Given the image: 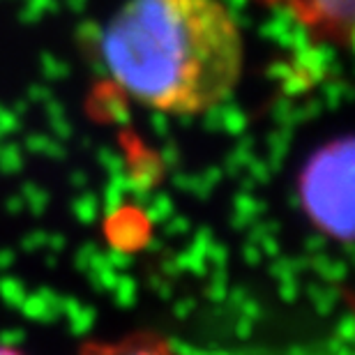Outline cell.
<instances>
[{
    "mask_svg": "<svg viewBox=\"0 0 355 355\" xmlns=\"http://www.w3.org/2000/svg\"><path fill=\"white\" fill-rule=\"evenodd\" d=\"M353 141L335 139L316 150L300 173V201L307 217L332 240L353 233Z\"/></svg>",
    "mask_w": 355,
    "mask_h": 355,
    "instance_id": "2",
    "label": "cell"
},
{
    "mask_svg": "<svg viewBox=\"0 0 355 355\" xmlns=\"http://www.w3.org/2000/svg\"><path fill=\"white\" fill-rule=\"evenodd\" d=\"M99 58L134 104L191 118L238 90L245 35L222 0H123L102 28Z\"/></svg>",
    "mask_w": 355,
    "mask_h": 355,
    "instance_id": "1",
    "label": "cell"
},
{
    "mask_svg": "<svg viewBox=\"0 0 355 355\" xmlns=\"http://www.w3.org/2000/svg\"><path fill=\"white\" fill-rule=\"evenodd\" d=\"M286 14L311 40L349 51L353 42V0H250Z\"/></svg>",
    "mask_w": 355,
    "mask_h": 355,
    "instance_id": "3",
    "label": "cell"
},
{
    "mask_svg": "<svg viewBox=\"0 0 355 355\" xmlns=\"http://www.w3.org/2000/svg\"><path fill=\"white\" fill-rule=\"evenodd\" d=\"M81 355H212L187 346H178L168 339H159L153 335H137L118 339V342H99L90 344L81 351Z\"/></svg>",
    "mask_w": 355,
    "mask_h": 355,
    "instance_id": "4",
    "label": "cell"
},
{
    "mask_svg": "<svg viewBox=\"0 0 355 355\" xmlns=\"http://www.w3.org/2000/svg\"><path fill=\"white\" fill-rule=\"evenodd\" d=\"M0 355H21L19 351L10 349V346H0Z\"/></svg>",
    "mask_w": 355,
    "mask_h": 355,
    "instance_id": "5",
    "label": "cell"
}]
</instances>
